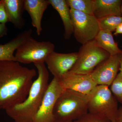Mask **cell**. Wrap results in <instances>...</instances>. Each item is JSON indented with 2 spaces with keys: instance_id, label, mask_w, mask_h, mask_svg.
Listing matches in <instances>:
<instances>
[{
  "instance_id": "obj_8",
  "label": "cell",
  "mask_w": 122,
  "mask_h": 122,
  "mask_svg": "<svg viewBox=\"0 0 122 122\" xmlns=\"http://www.w3.org/2000/svg\"><path fill=\"white\" fill-rule=\"evenodd\" d=\"M63 90L58 80L53 77L49 83L41 105L33 122H52L55 120L53 113L55 105Z\"/></svg>"
},
{
  "instance_id": "obj_10",
  "label": "cell",
  "mask_w": 122,
  "mask_h": 122,
  "mask_svg": "<svg viewBox=\"0 0 122 122\" xmlns=\"http://www.w3.org/2000/svg\"><path fill=\"white\" fill-rule=\"evenodd\" d=\"M78 57V52L63 53L54 51L48 55L45 63L54 77L59 80L70 71Z\"/></svg>"
},
{
  "instance_id": "obj_22",
  "label": "cell",
  "mask_w": 122,
  "mask_h": 122,
  "mask_svg": "<svg viewBox=\"0 0 122 122\" xmlns=\"http://www.w3.org/2000/svg\"><path fill=\"white\" fill-rule=\"evenodd\" d=\"M9 22L8 18L5 8L4 0H0V23L5 24Z\"/></svg>"
},
{
  "instance_id": "obj_25",
  "label": "cell",
  "mask_w": 122,
  "mask_h": 122,
  "mask_svg": "<svg viewBox=\"0 0 122 122\" xmlns=\"http://www.w3.org/2000/svg\"><path fill=\"white\" fill-rule=\"evenodd\" d=\"M120 34H122V22L118 25L114 33V35H115Z\"/></svg>"
},
{
  "instance_id": "obj_18",
  "label": "cell",
  "mask_w": 122,
  "mask_h": 122,
  "mask_svg": "<svg viewBox=\"0 0 122 122\" xmlns=\"http://www.w3.org/2000/svg\"><path fill=\"white\" fill-rule=\"evenodd\" d=\"M70 9L93 15L95 0H66Z\"/></svg>"
},
{
  "instance_id": "obj_26",
  "label": "cell",
  "mask_w": 122,
  "mask_h": 122,
  "mask_svg": "<svg viewBox=\"0 0 122 122\" xmlns=\"http://www.w3.org/2000/svg\"><path fill=\"white\" fill-rule=\"evenodd\" d=\"M120 72L122 73V59L120 61V68H119V70Z\"/></svg>"
},
{
  "instance_id": "obj_16",
  "label": "cell",
  "mask_w": 122,
  "mask_h": 122,
  "mask_svg": "<svg viewBox=\"0 0 122 122\" xmlns=\"http://www.w3.org/2000/svg\"><path fill=\"white\" fill-rule=\"evenodd\" d=\"M51 5L61 17L64 26V37L69 40L73 33V28L70 8L66 0H49Z\"/></svg>"
},
{
  "instance_id": "obj_4",
  "label": "cell",
  "mask_w": 122,
  "mask_h": 122,
  "mask_svg": "<svg viewBox=\"0 0 122 122\" xmlns=\"http://www.w3.org/2000/svg\"><path fill=\"white\" fill-rule=\"evenodd\" d=\"M109 87L97 85L89 94L88 112L105 116L113 122L119 109L117 101Z\"/></svg>"
},
{
  "instance_id": "obj_23",
  "label": "cell",
  "mask_w": 122,
  "mask_h": 122,
  "mask_svg": "<svg viewBox=\"0 0 122 122\" xmlns=\"http://www.w3.org/2000/svg\"><path fill=\"white\" fill-rule=\"evenodd\" d=\"M8 29L6 24L0 23V39L7 34Z\"/></svg>"
},
{
  "instance_id": "obj_29",
  "label": "cell",
  "mask_w": 122,
  "mask_h": 122,
  "mask_svg": "<svg viewBox=\"0 0 122 122\" xmlns=\"http://www.w3.org/2000/svg\"><path fill=\"white\" fill-rule=\"evenodd\" d=\"M116 122V120H114V121H113V122Z\"/></svg>"
},
{
  "instance_id": "obj_12",
  "label": "cell",
  "mask_w": 122,
  "mask_h": 122,
  "mask_svg": "<svg viewBox=\"0 0 122 122\" xmlns=\"http://www.w3.org/2000/svg\"><path fill=\"white\" fill-rule=\"evenodd\" d=\"M49 5V0H24L25 10L30 16L32 25L36 28L39 36L42 31L41 21L43 15Z\"/></svg>"
},
{
  "instance_id": "obj_17",
  "label": "cell",
  "mask_w": 122,
  "mask_h": 122,
  "mask_svg": "<svg viewBox=\"0 0 122 122\" xmlns=\"http://www.w3.org/2000/svg\"><path fill=\"white\" fill-rule=\"evenodd\" d=\"M95 39L98 46L110 56L122 53V50L115 41L112 33L100 30Z\"/></svg>"
},
{
  "instance_id": "obj_15",
  "label": "cell",
  "mask_w": 122,
  "mask_h": 122,
  "mask_svg": "<svg viewBox=\"0 0 122 122\" xmlns=\"http://www.w3.org/2000/svg\"><path fill=\"white\" fill-rule=\"evenodd\" d=\"M122 0H95L93 15L98 20L109 16H122Z\"/></svg>"
},
{
  "instance_id": "obj_7",
  "label": "cell",
  "mask_w": 122,
  "mask_h": 122,
  "mask_svg": "<svg viewBox=\"0 0 122 122\" xmlns=\"http://www.w3.org/2000/svg\"><path fill=\"white\" fill-rule=\"evenodd\" d=\"M74 37L82 45L94 40L100 30L98 20L93 15L70 9Z\"/></svg>"
},
{
  "instance_id": "obj_5",
  "label": "cell",
  "mask_w": 122,
  "mask_h": 122,
  "mask_svg": "<svg viewBox=\"0 0 122 122\" xmlns=\"http://www.w3.org/2000/svg\"><path fill=\"white\" fill-rule=\"evenodd\" d=\"M76 63L69 72L90 74L95 68L110 56L98 46L95 39L82 45L79 50Z\"/></svg>"
},
{
  "instance_id": "obj_21",
  "label": "cell",
  "mask_w": 122,
  "mask_h": 122,
  "mask_svg": "<svg viewBox=\"0 0 122 122\" xmlns=\"http://www.w3.org/2000/svg\"><path fill=\"white\" fill-rule=\"evenodd\" d=\"M73 122H112L105 116L88 112Z\"/></svg>"
},
{
  "instance_id": "obj_19",
  "label": "cell",
  "mask_w": 122,
  "mask_h": 122,
  "mask_svg": "<svg viewBox=\"0 0 122 122\" xmlns=\"http://www.w3.org/2000/svg\"><path fill=\"white\" fill-rule=\"evenodd\" d=\"M98 20L100 30L112 33L115 31L118 25L122 22V16H109Z\"/></svg>"
},
{
  "instance_id": "obj_9",
  "label": "cell",
  "mask_w": 122,
  "mask_h": 122,
  "mask_svg": "<svg viewBox=\"0 0 122 122\" xmlns=\"http://www.w3.org/2000/svg\"><path fill=\"white\" fill-rule=\"evenodd\" d=\"M122 59V53L101 62L90 74L93 81L98 85L110 86L117 75Z\"/></svg>"
},
{
  "instance_id": "obj_28",
  "label": "cell",
  "mask_w": 122,
  "mask_h": 122,
  "mask_svg": "<svg viewBox=\"0 0 122 122\" xmlns=\"http://www.w3.org/2000/svg\"><path fill=\"white\" fill-rule=\"evenodd\" d=\"M121 14H122V6H121Z\"/></svg>"
},
{
  "instance_id": "obj_24",
  "label": "cell",
  "mask_w": 122,
  "mask_h": 122,
  "mask_svg": "<svg viewBox=\"0 0 122 122\" xmlns=\"http://www.w3.org/2000/svg\"><path fill=\"white\" fill-rule=\"evenodd\" d=\"M115 120L117 122H122V107L119 109Z\"/></svg>"
},
{
  "instance_id": "obj_3",
  "label": "cell",
  "mask_w": 122,
  "mask_h": 122,
  "mask_svg": "<svg viewBox=\"0 0 122 122\" xmlns=\"http://www.w3.org/2000/svg\"><path fill=\"white\" fill-rule=\"evenodd\" d=\"M89 95L64 89L53 110L55 120L74 122L88 112Z\"/></svg>"
},
{
  "instance_id": "obj_2",
  "label": "cell",
  "mask_w": 122,
  "mask_h": 122,
  "mask_svg": "<svg viewBox=\"0 0 122 122\" xmlns=\"http://www.w3.org/2000/svg\"><path fill=\"white\" fill-rule=\"evenodd\" d=\"M38 77L34 81L28 95L23 102L5 110L14 122H33L49 86V75L45 63L34 64Z\"/></svg>"
},
{
  "instance_id": "obj_20",
  "label": "cell",
  "mask_w": 122,
  "mask_h": 122,
  "mask_svg": "<svg viewBox=\"0 0 122 122\" xmlns=\"http://www.w3.org/2000/svg\"><path fill=\"white\" fill-rule=\"evenodd\" d=\"M112 93L117 102L122 104V73L119 72L110 86Z\"/></svg>"
},
{
  "instance_id": "obj_13",
  "label": "cell",
  "mask_w": 122,
  "mask_h": 122,
  "mask_svg": "<svg viewBox=\"0 0 122 122\" xmlns=\"http://www.w3.org/2000/svg\"><path fill=\"white\" fill-rule=\"evenodd\" d=\"M9 22L16 28L21 29L25 25L23 17L24 0H3Z\"/></svg>"
},
{
  "instance_id": "obj_11",
  "label": "cell",
  "mask_w": 122,
  "mask_h": 122,
  "mask_svg": "<svg viewBox=\"0 0 122 122\" xmlns=\"http://www.w3.org/2000/svg\"><path fill=\"white\" fill-rule=\"evenodd\" d=\"M58 81L64 89L86 95L89 94L98 85L90 74H79L71 72H68Z\"/></svg>"
},
{
  "instance_id": "obj_14",
  "label": "cell",
  "mask_w": 122,
  "mask_h": 122,
  "mask_svg": "<svg viewBox=\"0 0 122 122\" xmlns=\"http://www.w3.org/2000/svg\"><path fill=\"white\" fill-rule=\"evenodd\" d=\"M31 29L25 30L18 34L15 37L4 45H0V61H15V51L27 38L31 36Z\"/></svg>"
},
{
  "instance_id": "obj_6",
  "label": "cell",
  "mask_w": 122,
  "mask_h": 122,
  "mask_svg": "<svg viewBox=\"0 0 122 122\" xmlns=\"http://www.w3.org/2000/svg\"><path fill=\"white\" fill-rule=\"evenodd\" d=\"M55 46L50 41H39L30 37L16 50V61L28 64L45 63L47 57L54 51Z\"/></svg>"
},
{
  "instance_id": "obj_27",
  "label": "cell",
  "mask_w": 122,
  "mask_h": 122,
  "mask_svg": "<svg viewBox=\"0 0 122 122\" xmlns=\"http://www.w3.org/2000/svg\"><path fill=\"white\" fill-rule=\"evenodd\" d=\"M52 122H68V121H61V120H55Z\"/></svg>"
},
{
  "instance_id": "obj_1",
  "label": "cell",
  "mask_w": 122,
  "mask_h": 122,
  "mask_svg": "<svg viewBox=\"0 0 122 122\" xmlns=\"http://www.w3.org/2000/svg\"><path fill=\"white\" fill-rule=\"evenodd\" d=\"M36 74L35 69L16 61H0V109L6 110L24 102Z\"/></svg>"
}]
</instances>
